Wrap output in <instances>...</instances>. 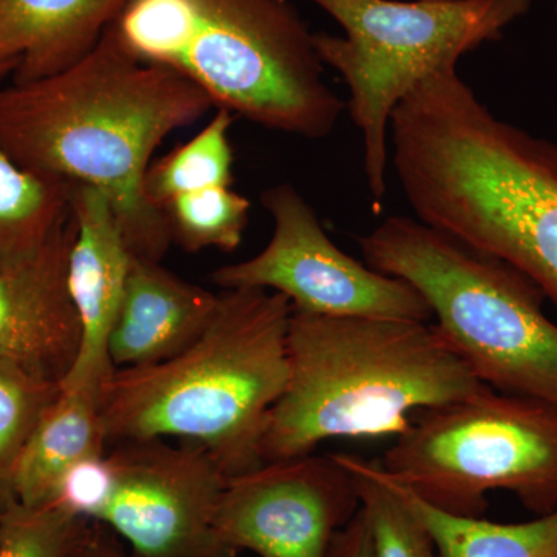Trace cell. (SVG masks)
I'll return each instance as SVG.
<instances>
[{"label": "cell", "instance_id": "52a82bcc", "mask_svg": "<svg viewBox=\"0 0 557 557\" xmlns=\"http://www.w3.org/2000/svg\"><path fill=\"white\" fill-rule=\"evenodd\" d=\"M338 22L343 36L314 33L322 64L350 90L361 131L364 172L375 207L387 194L388 132L399 102L429 76L500 38L533 0H310Z\"/></svg>", "mask_w": 557, "mask_h": 557}, {"label": "cell", "instance_id": "7c38bea8", "mask_svg": "<svg viewBox=\"0 0 557 557\" xmlns=\"http://www.w3.org/2000/svg\"><path fill=\"white\" fill-rule=\"evenodd\" d=\"M73 215L46 244L0 265V359L62 383L81 348V321L69 289Z\"/></svg>", "mask_w": 557, "mask_h": 557}, {"label": "cell", "instance_id": "9c48e42d", "mask_svg": "<svg viewBox=\"0 0 557 557\" xmlns=\"http://www.w3.org/2000/svg\"><path fill=\"white\" fill-rule=\"evenodd\" d=\"M273 219L267 247L211 274L223 289L263 288L285 296L293 310L336 318L432 322L426 300L409 282L370 269L336 247L295 186L262 194Z\"/></svg>", "mask_w": 557, "mask_h": 557}, {"label": "cell", "instance_id": "484cf974", "mask_svg": "<svg viewBox=\"0 0 557 557\" xmlns=\"http://www.w3.org/2000/svg\"><path fill=\"white\" fill-rule=\"evenodd\" d=\"M327 557H375L368 519L361 508L333 539Z\"/></svg>", "mask_w": 557, "mask_h": 557}, {"label": "cell", "instance_id": "6da1fadb", "mask_svg": "<svg viewBox=\"0 0 557 557\" xmlns=\"http://www.w3.org/2000/svg\"><path fill=\"white\" fill-rule=\"evenodd\" d=\"M392 164L420 222L525 274L557 307V145L498 119L440 70L391 120Z\"/></svg>", "mask_w": 557, "mask_h": 557}, {"label": "cell", "instance_id": "d6986e66", "mask_svg": "<svg viewBox=\"0 0 557 557\" xmlns=\"http://www.w3.org/2000/svg\"><path fill=\"white\" fill-rule=\"evenodd\" d=\"M233 120L230 110L218 109L196 137L150 164L145 194L153 208L160 211L183 194L233 186L234 153L228 137Z\"/></svg>", "mask_w": 557, "mask_h": 557}, {"label": "cell", "instance_id": "d4e9b609", "mask_svg": "<svg viewBox=\"0 0 557 557\" xmlns=\"http://www.w3.org/2000/svg\"><path fill=\"white\" fill-rule=\"evenodd\" d=\"M64 557H135L131 549L120 544L116 534L95 520H87L81 528Z\"/></svg>", "mask_w": 557, "mask_h": 557}, {"label": "cell", "instance_id": "9a60e30c", "mask_svg": "<svg viewBox=\"0 0 557 557\" xmlns=\"http://www.w3.org/2000/svg\"><path fill=\"white\" fill-rule=\"evenodd\" d=\"M127 0H0V73L27 84L95 49Z\"/></svg>", "mask_w": 557, "mask_h": 557}, {"label": "cell", "instance_id": "8992f818", "mask_svg": "<svg viewBox=\"0 0 557 557\" xmlns=\"http://www.w3.org/2000/svg\"><path fill=\"white\" fill-rule=\"evenodd\" d=\"M359 248L370 269L403 278L478 380L557 408V324L525 274L418 219L395 215Z\"/></svg>", "mask_w": 557, "mask_h": 557}, {"label": "cell", "instance_id": "7a4b0ae2", "mask_svg": "<svg viewBox=\"0 0 557 557\" xmlns=\"http://www.w3.org/2000/svg\"><path fill=\"white\" fill-rule=\"evenodd\" d=\"M212 108L203 90L139 61L109 27L60 75L0 87V150L39 177L101 190L132 255L161 262L172 239L146 197V174L168 135Z\"/></svg>", "mask_w": 557, "mask_h": 557}, {"label": "cell", "instance_id": "4fadbf2b", "mask_svg": "<svg viewBox=\"0 0 557 557\" xmlns=\"http://www.w3.org/2000/svg\"><path fill=\"white\" fill-rule=\"evenodd\" d=\"M76 233L69 256V289L81 321V348L61 387H101L113 370L108 357L113 327L129 276L132 255L108 197L69 183Z\"/></svg>", "mask_w": 557, "mask_h": 557}, {"label": "cell", "instance_id": "603a6c76", "mask_svg": "<svg viewBox=\"0 0 557 557\" xmlns=\"http://www.w3.org/2000/svg\"><path fill=\"white\" fill-rule=\"evenodd\" d=\"M87 520L58 504L25 507L11 498L0 515V557H64Z\"/></svg>", "mask_w": 557, "mask_h": 557}, {"label": "cell", "instance_id": "44dd1931", "mask_svg": "<svg viewBox=\"0 0 557 557\" xmlns=\"http://www.w3.org/2000/svg\"><path fill=\"white\" fill-rule=\"evenodd\" d=\"M160 211L166 220L172 244L185 251L214 248L233 252L244 239L251 201L231 186H214L175 197Z\"/></svg>", "mask_w": 557, "mask_h": 557}, {"label": "cell", "instance_id": "f1b7e54d", "mask_svg": "<svg viewBox=\"0 0 557 557\" xmlns=\"http://www.w3.org/2000/svg\"><path fill=\"white\" fill-rule=\"evenodd\" d=\"M2 507H3V504H2V502H0V515H2Z\"/></svg>", "mask_w": 557, "mask_h": 557}, {"label": "cell", "instance_id": "ffe728a7", "mask_svg": "<svg viewBox=\"0 0 557 557\" xmlns=\"http://www.w3.org/2000/svg\"><path fill=\"white\" fill-rule=\"evenodd\" d=\"M354 474L361 509L368 519L375 557H437L426 528L381 474L379 460L335 454Z\"/></svg>", "mask_w": 557, "mask_h": 557}, {"label": "cell", "instance_id": "4316f807", "mask_svg": "<svg viewBox=\"0 0 557 557\" xmlns=\"http://www.w3.org/2000/svg\"><path fill=\"white\" fill-rule=\"evenodd\" d=\"M237 553H230V555L223 556V557H236Z\"/></svg>", "mask_w": 557, "mask_h": 557}, {"label": "cell", "instance_id": "8fae6325", "mask_svg": "<svg viewBox=\"0 0 557 557\" xmlns=\"http://www.w3.org/2000/svg\"><path fill=\"white\" fill-rule=\"evenodd\" d=\"M359 508L354 474L335 454H307L230 475L215 509L214 533L226 552L327 557L333 539Z\"/></svg>", "mask_w": 557, "mask_h": 557}, {"label": "cell", "instance_id": "2e32d148", "mask_svg": "<svg viewBox=\"0 0 557 557\" xmlns=\"http://www.w3.org/2000/svg\"><path fill=\"white\" fill-rule=\"evenodd\" d=\"M100 388L61 387L22 450L11 483L14 500L25 507L53 504L70 469L106 454Z\"/></svg>", "mask_w": 557, "mask_h": 557}, {"label": "cell", "instance_id": "7402d4cb", "mask_svg": "<svg viewBox=\"0 0 557 557\" xmlns=\"http://www.w3.org/2000/svg\"><path fill=\"white\" fill-rule=\"evenodd\" d=\"M60 383L33 375L0 359V502L13 498L11 483L44 410L60 395Z\"/></svg>", "mask_w": 557, "mask_h": 557}, {"label": "cell", "instance_id": "5bb4252c", "mask_svg": "<svg viewBox=\"0 0 557 557\" xmlns=\"http://www.w3.org/2000/svg\"><path fill=\"white\" fill-rule=\"evenodd\" d=\"M219 299L218 293L185 281L157 260L134 256L110 330V364L145 368L182 354L211 324Z\"/></svg>", "mask_w": 557, "mask_h": 557}, {"label": "cell", "instance_id": "83f0119b", "mask_svg": "<svg viewBox=\"0 0 557 557\" xmlns=\"http://www.w3.org/2000/svg\"><path fill=\"white\" fill-rule=\"evenodd\" d=\"M555 13H556V17H557V0H555Z\"/></svg>", "mask_w": 557, "mask_h": 557}, {"label": "cell", "instance_id": "cb8c5ba5", "mask_svg": "<svg viewBox=\"0 0 557 557\" xmlns=\"http://www.w3.org/2000/svg\"><path fill=\"white\" fill-rule=\"evenodd\" d=\"M112 471L108 456L86 458L75 465L61 482L53 504L67 508L79 518L94 520L108 497Z\"/></svg>", "mask_w": 557, "mask_h": 557}, {"label": "cell", "instance_id": "ac0fdd59", "mask_svg": "<svg viewBox=\"0 0 557 557\" xmlns=\"http://www.w3.org/2000/svg\"><path fill=\"white\" fill-rule=\"evenodd\" d=\"M70 215L69 183L22 170L0 150V265L38 251Z\"/></svg>", "mask_w": 557, "mask_h": 557}, {"label": "cell", "instance_id": "30bf717a", "mask_svg": "<svg viewBox=\"0 0 557 557\" xmlns=\"http://www.w3.org/2000/svg\"><path fill=\"white\" fill-rule=\"evenodd\" d=\"M106 453L112 483L95 522L135 557H223L215 509L228 475L197 443L123 440Z\"/></svg>", "mask_w": 557, "mask_h": 557}, {"label": "cell", "instance_id": "ba28073f", "mask_svg": "<svg viewBox=\"0 0 557 557\" xmlns=\"http://www.w3.org/2000/svg\"><path fill=\"white\" fill-rule=\"evenodd\" d=\"M432 507L483 518L490 491H508L534 515L557 509V408L483 384L417 412L380 460Z\"/></svg>", "mask_w": 557, "mask_h": 557}, {"label": "cell", "instance_id": "5b68a950", "mask_svg": "<svg viewBox=\"0 0 557 557\" xmlns=\"http://www.w3.org/2000/svg\"><path fill=\"white\" fill-rule=\"evenodd\" d=\"M110 27L139 61L178 73L214 108L267 129L325 138L343 113L288 0H127Z\"/></svg>", "mask_w": 557, "mask_h": 557}, {"label": "cell", "instance_id": "e0dca14e", "mask_svg": "<svg viewBox=\"0 0 557 557\" xmlns=\"http://www.w3.org/2000/svg\"><path fill=\"white\" fill-rule=\"evenodd\" d=\"M381 474L426 528L437 557H557V509L522 523L450 515L429 505L383 468Z\"/></svg>", "mask_w": 557, "mask_h": 557}, {"label": "cell", "instance_id": "3957f363", "mask_svg": "<svg viewBox=\"0 0 557 557\" xmlns=\"http://www.w3.org/2000/svg\"><path fill=\"white\" fill-rule=\"evenodd\" d=\"M288 383L260 456L313 454L330 438L398 437L412 417L483 386L434 322L336 318L293 310Z\"/></svg>", "mask_w": 557, "mask_h": 557}, {"label": "cell", "instance_id": "277c9868", "mask_svg": "<svg viewBox=\"0 0 557 557\" xmlns=\"http://www.w3.org/2000/svg\"><path fill=\"white\" fill-rule=\"evenodd\" d=\"M292 313L270 289H223L211 324L182 354L113 369L100 388L109 446L174 437L203 446L228 478L260 467L267 421L288 383Z\"/></svg>", "mask_w": 557, "mask_h": 557}]
</instances>
